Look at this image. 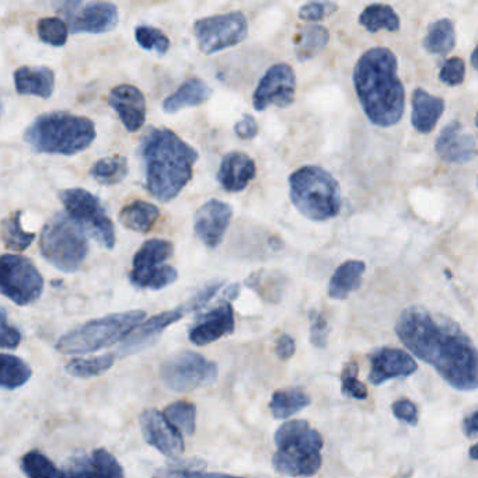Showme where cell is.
<instances>
[{
	"instance_id": "obj_51",
	"label": "cell",
	"mask_w": 478,
	"mask_h": 478,
	"mask_svg": "<svg viewBox=\"0 0 478 478\" xmlns=\"http://www.w3.org/2000/svg\"><path fill=\"white\" fill-rule=\"evenodd\" d=\"M235 132L242 139H252L259 133V123L251 116H244L235 125Z\"/></svg>"
},
{
	"instance_id": "obj_35",
	"label": "cell",
	"mask_w": 478,
	"mask_h": 478,
	"mask_svg": "<svg viewBox=\"0 0 478 478\" xmlns=\"http://www.w3.org/2000/svg\"><path fill=\"white\" fill-rule=\"evenodd\" d=\"M455 43V27H453L452 21L442 19V20L435 21L429 26L424 45L428 52L446 55L453 50Z\"/></svg>"
},
{
	"instance_id": "obj_6",
	"label": "cell",
	"mask_w": 478,
	"mask_h": 478,
	"mask_svg": "<svg viewBox=\"0 0 478 478\" xmlns=\"http://www.w3.org/2000/svg\"><path fill=\"white\" fill-rule=\"evenodd\" d=\"M291 200L296 210L315 222L332 219L341 211V188L337 179L317 166H305L290 177Z\"/></svg>"
},
{
	"instance_id": "obj_45",
	"label": "cell",
	"mask_w": 478,
	"mask_h": 478,
	"mask_svg": "<svg viewBox=\"0 0 478 478\" xmlns=\"http://www.w3.org/2000/svg\"><path fill=\"white\" fill-rule=\"evenodd\" d=\"M206 465L203 460H191V462L179 463V465L170 466L162 472H157V475L164 477H194V475H216L215 473H205Z\"/></svg>"
},
{
	"instance_id": "obj_10",
	"label": "cell",
	"mask_w": 478,
	"mask_h": 478,
	"mask_svg": "<svg viewBox=\"0 0 478 478\" xmlns=\"http://www.w3.org/2000/svg\"><path fill=\"white\" fill-rule=\"evenodd\" d=\"M0 290L17 306H28L43 295L44 279L27 257L4 254L0 259Z\"/></svg>"
},
{
	"instance_id": "obj_25",
	"label": "cell",
	"mask_w": 478,
	"mask_h": 478,
	"mask_svg": "<svg viewBox=\"0 0 478 478\" xmlns=\"http://www.w3.org/2000/svg\"><path fill=\"white\" fill-rule=\"evenodd\" d=\"M445 110V101L432 96L424 89H417L412 94V125L418 132L429 133Z\"/></svg>"
},
{
	"instance_id": "obj_36",
	"label": "cell",
	"mask_w": 478,
	"mask_h": 478,
	"mask_svg": "<svg viewBox=\"0 0 478 478\" xmlns=\"http://www.w3.org/2000/svg\"><path fill=\"white\" fill-rule=\"evenodd\" d=\"M128 174V159L123 156L103 157L90 170V176L101 186H116Z\"/></svg>"
},
{
	"instance_id": "obj_43",
	"label": "cell",
	"mask_w": 478,
	"mask_h": 478,
	"mask_svg": "<svg viewBox=\"0 0 478 478\" xmlns=\"http://www.w3.org/2000/svg\"><path fill=\"white\" fill-rule=\"evenodd\" d=\"M38 37L52 47H63L68 41V26L58 17H45L37 24Z\"/></svg>"
},
{
	"instance_id": "obj_38",
	"label": "cell",
	"mask_w": 478,
	"mask_h": 478,
	"mask_svg": "<svg viewBox=\"0 0 478 478\" xmlns=\"http://www.w3.org/2000/svg\"><path fill=\"white\" fill-rule=\"evenodd\" d=\"M21 212L17 211L13 215L4 220L2 227V239L4 246L13 251H24L31 246V243L36 239L34 233L26 232L21 227Z\"/></svg>"
},
{
	"instance_id": "obj_15",
	"label": "cell",
	"mask_w": 478,
	"mask_h": 478,
	"mask_svg": "<svg viewBox=\"0 0 478 478\" xmlns=\"http://www.w3.org/2000/svg\"><path fill=\"white\" fill-rule=\"evenodd\" d=\"M235 327L236 320L233 306L223 300L196 320L195 324L189 330L188 339L195 346H210L212 342L233 334Z\"/></svg>"
},
{
	"instance_id": "obj_22",
	"label": "cell",
	"mask_w": 478,
	"mask_h": 478,
	"mask_svg": "<svg viewBox=\"0 0 478 478\" xmlns=\"http://www.w3.org/2000/svg\"><path fill=\"white\" fill-rule=\"evenodd\" d=\"M256 173V163L249 155L230 152L222 159L218 171V181L227 193H240L247 188Z\"/></svg>"
},
{
	"instance_id": "obj_9",
	"label": "cell",
	"mask_w": 478,
	"mask_h": 478,
	"mask_svg": "<svg viewBox=\"0 0 478 478\" xmlns=\"http://www.w3.org/2000/svg\"><path fill=\"white\" fill-rule=\"evenodd\" d=\"M60 198L68 215L72 216L82 227H87L107 250L114 249L116 227L96 195L84 188H70L62 191Z\"/></svg>"
},
{
	"instance_id": "obj_56",
	"label": "cell",
	"mask_w": 478,
	"mask_h": 478,
	"mask_svg": "<svg viewBox=\"0 0 478 478\" xmlns=\"http://www.w3.org/2000/svg\"><path fill=\"white\" fill-rule=\"evenodd\" d=\"M470 458H472L473 460H478V443L470 449Z\"/></svg>"
},
{
	"instance_id": "obj_29",
	"label": "cell",
	"mask_w": 478,
	"mask_h": 478,
	"mask_svg": "<svg viewBox=\"0 0 478 478\" xmlns=\"http://www.w3.org/2000/svg\"><path fill=\"white\" fill-rule=\"evenodd\" d=\"M179 278L177 269L170 266H153L145 268H133L130 281L139 290L160 291L173 285Z\"/></svg>"
},
{
	"instance_id": "obj_21",
	"label": "cell",
	"mask_w": 478,
	"mask_h": 478,
	"mask_svg": "<svg viewBox=\"0 0 478 478\" xmlns=\"http://www.w3.org/2000/svg\"><path fill=\"white\" fill-rule=\"evenodd\" d=\"M194 310H198V307H196L194 300L191 299L186 305L179 306L176 309L167 310V312L153 315L152 319L142 323V324H139L137 329L131 332L130 339L126 341V351L128 353L137 351L138 347L145 346L147 342L156 339L167 327L173 326L174 323L179 322V319H183L184 315L194 312Z\"/></svg>"
},
{
	"instance_id": "obj_17",
	"label": "cell",
	"mask_w": 478,
	"mask_h": 478,
	"mask_svg": "<svg viewBox=\"0 0 478 478\" xmlns=\"http://www.w3.org/2000/svg\"><path fill=\"white\" fill-rule=\"evenodd\" d=\"M416 361L411 355L397 348H378L370 355V373L369 380L375 386L383 385L387 380L407 378L417 372Z\"/></svg>"
},
{
	"instance_id": "obj_7",
	"label": "cell",
	"mask_w": 478,
	"mask_h": 478,
	"mask_svg": "<svg viewBox=\"0 0 478 478\" xmlns=\"http://www.w3.org/2000/svg\"><path fill=\"white\" fill-rule=\"evenodd\" d=\"M145 317L147 315L142 310H131L92 320L60 337L57 349L67 355L96 353L130 337Z\"/></svg>"
},
{
	"instance_id": "obj_41",
	"label": "cell",
	"mask_w": 478,
	"mask_h": 478,
	"mask_svg": "<svg viewBox=\"0 0 478 478\" xmlns=\"http://www.w3.org/2000/svg\"><path fill=\"white\" fill-rule=\"evenodd\" d=\"M21 472L30 478H53L65 475V473L58 470L57 466L53 465L47 456L38 450H33L23 456Z\"/></svg>"
},
{
	"instance_id": "obj_48",
	"label": "cell",
	"mask_w": 478,
	"mask_h": 478,
	"mask_svg": "<svg viewBox=\"0 0 478 478\" xmlns=\"http://www.w3.org/2000/svg\"><path fill=\"white\" fill-rule=\"evenodd\" d=\"M310 342L315 348H326L329 342L330 327L324 315L320 313H310Z\"/></svg>"
},
{
	"instance_id": "obj_47",
	"label": "cell",
	"mask_w": 478,
	"mask_h": 478,
	"mask_svg": "<svg viewBox=\"0 0 478 478\" xmlns=\"http://www.w3.org/2000/svg\"><path fill=\"white\" fill-rule=\"evenodd\" d=\"M336 9V4H332L330 0H312L300 9L299 17L309 23H317Z\"/></svg>"
},
{
	"instance_id": "obj_31",
	"label": "cell",
	"mask_w": 478,
	"mask_h": 478,
	"mask_svg": "<svg viewBox=\"0 0 478 478\" xmlns=\"http://www.w3.org/2000/svg\"><path fill=\"white\" fill-rule=\"evenodd\" d=\"M33 376L30 366L23 359L2 354L0 356V386L4 390H16L26 385Z\"/></svg>"
},
{
	"instance_id": "obj_39",
	"label": "cell",
	"mask_w": 478,
	"mask_h": 478,
	"mask_svg": "<svg viewBox=\"0 0 478 478\" xmlns=\"http://www.w3.org/2000/svg\"><path fill=\"white\" fill-rule=\"evenodd\" d=\"M116 356L113 354H106V355L96 356V358L84 359L75 358L67 363L65 369L69 375L75 378H89L94 376H100L110 370L114 365Z\"/></svg>"
},
{
	"instance_id": "obj_54",
	"label": "cell",
	"mask_w": 478,
	"mask_h": 478,
	"mask_svg": "<svg viewBox=\"0 0 478 478\" xmlns=\"http://www.w3.org/2000/svg\"><path fill=\"white\" fill-rule=\"evenodd\" d=\"M463 432L468 438L478 435V410L463 421Z\"/></svg>"
},
{
	"instance_id": "obj_42",
	"label": "cell",
	"mask_w": 478,
	"mask_h": 478,
	"mask_svg": "<svg viewBox=\"0 0 478 478\" xmlns=\"http://www.w3.org/2000/svg\"><path fill=\"white\" fill-rule=\"evenodd\" d=\"M135 40L143 50L155 51L160 57L166 55L170 50V40L166 34L152 26L137 27Z\"/></svg>"
},
{
	"instance_id": "obj_3",
	"label": "cell",
	"mask_w": 478,
	"mask_h": 478,
	"mask_svg": "<svg viewBox=\"0 0 478 478\" xmlns=\"http://www.w3.org/2000/svg\"><path fill=\"white\" fill-rule=\"evenodd\" d=\"M147 191L156 200H174L193 179L198 152L170 130L150 128L140 143Z\"/></svg>"
},
{
	"instance_id": "obj_28",
	"label": "cell",
	"mask_w": 478,
	"mask_h": 478,
	"mask_svg": "<svg viewBox=\"0 0 478 478\" xmlns=\"http://www.w3.org/2000/svg\"><path fill=\"white\" fill-rule=\"evenodd\" d=\"M159 208L147 201H133L121 210L120 222L126 229L133 232L147 233L159 219Z\"/></svg>"
},
{
	"instance_id": "obj_19",
	"label": "cell",
	"mask_w": 478,
	"mask_h": 478,
	"mask_svg": "<svg viewBox=\"0 0 478 478\" xmlns=\"http://www.w3.org/2000/svg\"><path fill=\"white\" fill-rule=\"evenodd\" d=\"M436 152L449 163H467L477 155V143L472 133L463 128L462 123L452 121L442 130L436 140Z\"/></svg>"
},
{
	"instance_id": "obj_12",
	"label": "cell",
	"mask_w": 478,
	"mask_h": 478,
	"mask_svg": "<svg viewBox=\"0 0 478 478\" xmlns=\"http://www.w3.org/2000/svg\"><path fill=\"white\" fill-rule=\"evenodd\" d=\"M194 33L201 52L212 55L246 40L249 24L242 12H230L201 19L194 26Z\"/></svg>"
},
{
	"instance_id": "obj_27",
	"label": "cell",
	"mask_w": 478,
	"mask_h": 478,
	"mask_svg": "<svg viewBox=\"0 0 478 478\" xmlns=\"http://www.w3.org/2000/svg\"><path fill=\"white\" fill-rule=\"evenodd\" d=\"M366 266L362 261H347L336 269L330 279L329 295L332 299L342 300L348 298L349 293L359 290L362 285V275Z\"/></svg>"
},
{
	"instance_id": "obj_44",
	"label": "cell",
	"mask_w": 478,
	"mask_h": 478,
	"mask_svg": "<svg viewBox=\"0 0 478 478\" xmlns=\"http://www.w3.org/2000/svg\"><path fill=\"white\" fill-rule=\"evenodd\" d=\"M358 365L356 363H348L342 372L341 383L342 393L353 397V399L365 400L368 397V390L365 385L361 383L358 378Z\"/></svg>"
},
{
	"instance_id": "obj_13",
	"label": "cell",
	"mask_w": 478,
	"mask_h": 478,
	"mask_svg": "<svg viewBox=\"0 0 478 478\" xmlns=\"http://www.w3.org/2000/svg\"><path fill=\"white\" fill-rule=\"evenodd\" d=\"M296 76L292 68L286 63H278L267 70L263 79L259 80L252 104L257 111H264L268 107L291 106L295 100Z\"/></svg>"
},
{
	"instance_id": "obj_32",
	"label": "cell",
	"mask_w": 478,
	"mask_h": 478,
	"mask_svg": "<svg viewBox=\"0 0 478 478\" xmlns=\"http://www.w3.org/2000/svg\"><path fill=\"white\" fill-rule=\"evenodd\" d=\"M329 31L319 24L305 26L299 33V40L296 44V57L300 62L312 60L329 44Z\"/></svg>"
},
{
	"instance_id": "obj_8",
	"label": "cell",
	"mask_w": 478,
	"mask_h": 478,
	"mask_svg": "<svg viewBox=\"0 0 478 478\" xmlns=\"http://www.w3.org/2000/svg\"><path fill=\"white\" fill-rule=\"evenodd\" d=\"M44 259L62 273H75L84 263L89 251L84 227L72 216H53L40 237Z\"/></svg>"
},
{
	"instance_id": "obj_23",
	"label": "cell",
	"mask_w": 478,
	"mask_h": 478,
	"mask_svg": "<svg viewBox=\"0 0 478 478\" xmlns=\"http://www.w3.org/2000/svg\"><path fill=\"white\" fill-rule=\"evenodd\" d=\"M68 477H123L120 463L106 449H96L89 458H79L65 470Z\"/></svg>"
},
{
	"instance_id": "obj_26",
	"label": "cell",
	"mask_w": 478,
	"mask_h": 478,
	"mask_svg": "<svg viewBox=\"0 0 478 478\" xmlns=\"http://www.w3.org/2000/svg\"><path fill=\"white\" fill-rule=\"evenodd\" d=\"M212 89L201 79H189L177 89L176 93L167 97L163 110L169 114L179 113L189 107L201 106L210 100Z\"/></svg>"
},
{
	"instance_id": "obj_18",
	"label": "cell",
	"mask_w": 478,
	"mask_h": 478,
	"mask_svg": "<svg viewBox=\"0 0 478 478\" xmlns=\"http://www.w3.org/2000/svg\"><path fill=\"white\" fill-rule=\"evenodd\" d=\"M111 108L118 114L126 131L137 132L147 121V100L138 87L120 84L108 96Z\"/></svg>"
},
{
	"instance_id": "obj_50",
	"label": "cell",
	"mask_w": 478,
	"mask_h": 478,
	"mask_svg": "<svg viewBox=\"0 0 478 478\" xmlns=\"http://www.w3.org/2000/svg\"><path fill=\"white\" fill-rule=\"evenodd\" d=\"M20 342V331L7 323L6 310H2V339H0V346L4 349H14L19 347Z\"/></svg>"
},
{
	"instance_id": "obj_16",
	"label": "cell",
	"mask_w": 478,
	"mask_h": 478,
	"mask_svg": "<svg viewBox=\"0 0 478 478\" xmlns=\"http://www.w3.org/2000/svg\"><path fill=\"white\" fill-rule=\"evenodd\" d=\"M233 210L229 203L211 200L201 206L194 220V230L201 242L210 249H216L227 235Z\"/></svg>"
},
{
	"instance_id": "obj_53",
	"label": "cell",
	"mask_w": 478,
	"mask_h": 478,
	"mask_svg": "<svg viewBox=\"0 0 478 478\" xmlns=\"http://www.w3.org/2000/svg\"><path fill=\"white\" fill-rule=\"evenodd\" d=\"M84 0H55V9L65 16H74L75 11Z\"/></svg>"
},
{
	"instance_id": "obj_57",
	"label": "cell",
	"mask_w": 478,
	"mask_h": 478,
	"mask_svg": "<svg viewBox=\"0 0 478 478\" xmlns=\"http://www.w3.org/2000/svg\"><path fill=\"white\" fill-rule=\"evenodd\" d=\"M475 125H477V128H478V114H477V116H475Z\"/></svg>"
},
{
	"instance_id": "obj_34",
	"label": "cell",
	"mask_w": 478,
	"mask_h": 478,
	"mask_svg": "<svg viewBox=\"0 0 478 478\" xmlns=\"http://www.w3.org/2000/svg\"><path fill=\"white\" fill-rule=\"evenodd\" d=\"M174 252L173 243L164 239H150L143 243L133 257V268H145V267L160 266L167 259H171Z\"/></svg>"
},
{
	"instance_id": "obj_55",
	"label": "cell",
	"mask_w": 478,
	"mask_h": 478,
	"mask_svg": "<svg viewBox=\"0 0 478 478\" xmlns=\"http://www.w3.org/2000/svg\"><path fill=\"white\" fill-rule=\"evenodd\" d=\"M472 65L474 67V69L478 70V45L475 48L474 52L472 55Z\"/></svg>"
},
{
	"instance_id": "obj_14",
	"label": "cell",
	"mask_w": 478,
	"mask_h": 478,
	"mask_svg": "<svg viewBox=\"0 0 478 478\" xmlns=\"http://www.w3.org/2000/svg\"><path fill=\"white\" fill-rule=\"evenodd\" d=\"M143 439L167 458H179L184 453L181 432L164 414L155 409L145 410L140 416Z\"/></svg>"
},
{
	"instance_id": "obj_49",
	"label": "cell",
	"mask_w": 478,
	"mask_h": 478,
	"mask_svg": "<svg viewBox=\"0 0 478 478\" xmlns=\"http://www.w3.org/2000/svg\"><path fill=\"white\" fill-rule=\"evenodd\" d=\"M393 414H394L395 418L409 424V426H417L418 424V409L411 400H397L393 404Z\"/></svg>"
},
{
	"instance_id": "obj_20",
	"label": "cell",
	"mask_w": 478,
	"mask_h": 478,
	"mask_svg": "<svg viewBox=\"0 0 478 478\" xmlns=\"http://www.w3.org/2000/svg\"><path fill=\"white\" fill-rule=\"evenodd\" d=\"M120 14L111 2H90L76 16L70 17L72 33L104 34L116 28Z\"/></svg>"
},
{
	"instance_id": "obj_40",
	"label": "cell",
	"mask_w": 478,
	"mask_h": 478,
	"mask_svg": "<svg viewBox=\"0 0 478 478\" xmlns=\"http://www.w3.org/2000/svg\"><path fill=\"white\" fill-rule=\"evenodd\" d=\"M164 416L181 434L194 435L196 429V407L193 402H173L164 410Z\"/></svg>"
},
{
	"instance_id": "obj_11",
	"label": "cell",
	"mask_w": 478,
	"mask_h": 478,
	"mask_svg": "<svg viewBox=\"0 0 478 478\" xmlns=\"http://www.w3.org/2000/svg\"><path fill=\"white\" fill-rule=\"evenodd\" d=\"M218 365L193 351L176 354L160 369V378L170 390L193 392L211 385L218 378Z\"/></svg>"
},
{
	"instance_id": "obj_33",
	"label": "cell",
	"mask_w": 478,
	"mask_h": 478,
	"mask_svg": "<svg viewBox=\"0 0 478 478\" xmlns=\"http://www.w3.org/2000/svg\"><path fill=\"white\" fill-rule=\"evenodd\" d=\"M359 23L365 27L369 33L380 30L397 31L400 28V19L392 7L387 4H370L359 17Z\"/></svg>"
},
{
	"instance_id": "obj_30",
	"label": "cell",
	"mask_w": 478,
	"mask_h": 478,
	"mask_svg": "<svg viewBox=\"0 0 478 478\" xmlns=\"http://www.w3.org/2000/svg\"><path fill=\"white\" fill-rule=\"evenodd\" d=\"M309 395L300 389L278 390L269 402V410L276 419H286L309 407Z\"/></svg>"
},
{
	"instance_id": "obj_37",
	"label": "cell",
	"mask_w": 478,
	"mask_h": 478,
	"mask_svg": "<svg viewBox=\"0 0 478 478\" xmlns=\"http://www.w3.org/2000/svg\"><path fill=\"white\" fill-rule=\"evenodd\" d=\"M246 285L266 302L275 303L283 295V278L278 274L259 269L246 279Z\"/></svg>"
},
{
	"instance_id": "obj_1",
	"label": "cell",
	"mask_w": 478,
	"mask_h": 478,
	"mask_svg": "<svg viewBox=\"0 0 478 478\" xmlns=\"http://www.w3.org/2000/svg\"><path fill=\"white\" fill-rule=\"evenodd\" d=\"M395 332L405 348L435 369L445 382L463 392L478 389V351L452 320L422 307L404 310Z\"/></svg>"
},
{
	"instance_id": "obj_4",
	"label": "cell",
	"mask_w": 478,
	"mask_h": 478,
	"mask_svg": "<svg viewBox=\"0 0 478 478\" xmlns=\"http://www.w3.org/2000/svg\"><path fill=\"white\" fill-rule=\"evenodd\" d=\"M24 139L36 152L74 156L94 142L96 126L86 116L63 111L43 114L27 128Z\"/></svg>"
},
{
	"instance_id": "obj_46",
	"label": "cell",
	"mask_w": 478,
	"mask_h": 478,
	"mask_svg": "<svg viewBox=\"0 0 478 478\" xmlns=\"http://www.w3.org/2000/svg\"><path fill=\"white\" fill-rule=\"evenodd\" d=\"M466 76V65L462 58H450L442 67L439 79L448 86H458L463 84Z\"/></svg>"
},
{
	"instance_id": "obj_5",
	"label": "cell",
	"mask_w": 478,
	"mask_h": 478,
	"mask_svg": "<svg viewBox=\"0 0 478 478\" xmlns=\"http://www.w3.org/2000/svg\"><path fill=\"white\" fill-rule=\"evenodd\" d=\"M276 452L273 466L279 474L310 477L323 465V438L303 419L285 422L275 432Z\"/></svg>"
},
{
	"instance_id": "obj_52",
	"label": "cell",
	"mask_w": 478,
	"mask_h": 478,
	"mask_svg": "<svg viewBox=\"0 0 478 478\" xmlns=\"http://www.w3.org/2000/svg\"><path fill=\"white\" fill-rule=\"evenodd\" d=\"M296 353V342L292 337L288 336V334H283L276 339L275 344V354L278 355L279 359L283 361H288V359L292 358Z\"/></svg>"
},
{
	"instance_id": "obj_24",
	"label": "cell",
	"mask_w": 478,
	"mask_h": 478,
	"mask_svg": "<svg viewBox=\"0 0 478 478\" xmlns=\"http://www.w3.org/2000/svg\"><path fill=\"white\" fill-rule=\"evenodd\" d=\"M14 86L23 96L50 99L55 89V74L50 68L21 67L14 72Z\"/></svg>"
},
{
	"instance_id": "obj_2",
	"label": "cell",
	"mask_w": 478,
	"mask_h": 478,
	"mask_svg": "<svg viewBox=\"0 0 478 478\" xmlns=\"http://www.w3.org/2000/svg\"><path fill=\"white\" fill-rule=\"evenodd\" d=\"M356 94L375 125H395L402 118L405 93L397 76V60L387 48H372L359 58L354 70Z\"/></svg>"
}]
</instances>
